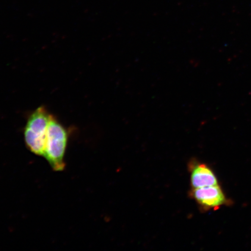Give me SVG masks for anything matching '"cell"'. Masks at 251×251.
<instances>
[{"mask_svg":"<svg viewBox=\"0 0 251 251\" xmlns=\"http://www.w3.org/2000/svg\"><path fill=\"white\" fill-rule=\"evenodd\" d=\"M191 189L218 185L217 177L212 169L203 163L194 162L190 165Z\"/></svg>","mask_w":251,"mask_h":251,"instance_id":"obj_4","label":"cell"},{"mask_svg":"<svg viewBox=\"0 0 251 251\" xmlns=\"http://www.w3.org/2000/svg\"><path fill=\"white\" fill-rule=\"evenodd\" d=\"M68 143V134L63 126L54 117L50 119L47 130L45 154L53 170L61 172L64 170V157Z\"/></svg>","mask_w":251,"mask_h":251,"instance_id":"obj_1","label":"cell"},{"mask_svg":"<svg viewBox=\"0 0 251 251\" xmlns=\"http://www.w3.org/2000/svg\"><path fill=\"white\" fill-rule=\"evenodd\" d=\"M52 115L40 106L30 116L25 128V140L28 149L34 154L44 156L47 130Z\"/></svg>","mask_w":251,"mask_h":251,"instance_id":"obj_2","label":"cell"},{"mask_svg":"<svg viewBox=\"0 0 251 251\" xmlns=\"http://www.w3.org/2000/svg\"><path fill=\"white\" fill-rule=\"evenodd\" d=\"M190 196L203 210L218 209L227 203L224 191L219 185L194 188Z\"/></svg>","mask_w":251,"mask_h":251,"instance_id":"obj_3","label":"cell"}]
</instances>
